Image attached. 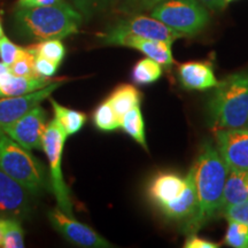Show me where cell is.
<instances>
[{
	"label": "cell",
	"instance_id": "1",
	"mask_svg": "<svg viewBox=\"0 0 248 248\" xmlns=\"http://www.w3.org/2000/svg\"><path fill=\"white\" fill-rule=\"evenodd\" d=\"M197 186L198 208L194 216L185 222L184 231L195 233L221 212L223 191L229 168L215 146L204 142L193 164Z\"/></svg>",
	"mask_w": 248,
	"mask_h": 248
},
{
	"label": "cell",
	"instance_id": "2",
	"mask_svg": "<svg viewBox=\"0 0 248 248\" xmlns=\"http://www.w3.org/2000/svg\"><path fill=\"white\" fill-rule=\"evenodd\" d=\"M82 21L79 12L64 0L42 7H17L14 14L16 32L33 42L66 38L78 32Z\"/></svg>",
	"mask_w": 248,
	"mask_h": 248
},
{
	"label": "cell",
	"instance_id": "3",
	"mask_svg": "<svg viewBox=\"0 0 248 248\" xmlns=\"http://www.w3.org/2000/svg\"><path fill=\"white\" fill-rule=\"evenodd\" d=\"M213 129L243 128L248 123V71L226 77L208 102Z\"/></svg>",
	"mask_w": 248,
	"mask_h": 248
},
{
	"label": "cell",
	"instance_id": "4",
	"mask_svg": "<svg viewBox=\"0 0 248 248\" xmlns=\"http://www.w3.org/2000/svg\"><path fill=\"white\" fill-rule=\"evenodd\" d=\"M0 170L33 195L51 188L44 163L5 132H0Z\"/></svg>",
	"mask_w": 248,
	"mask_h": 248
},
{
	"label": "cell",
	"instance_id": "5",
	"mask_svg": "<svg viewBox=\"0 0 248 248\" xmlns=\"http://www.w3.org/2000/svg\"><path fill=\"white\" fill-rule=\"evenodd\" d=\"M152 16L184 36H195L209 23V13L199 0H164Z\"/></svg>",
	"mask_w": 248,
	"mask_h": 248
},
{
	"label": "cell",
	"instance_id": "6",
	"mask_svg": "<svg viewBox=\"0 0 248 248\" xmlns=\"http://www.w3.org/2000/svg\"><path fill=\"white\" fill-rule=\"evenodd\" d=\"M67 135L64 130L59 125L57 121L52 120L47 124V128L43 137V147L48 160L49 182L51 188L57 199L58 207L68 215H73V202L70 199L69 188L64 182L61 170V160L63 154Z\"/></svg>",
	"mask_w": 248,
	"mask_h": 248
},
{
	"label": "cell",
	"instance_id": "7",
	"mask_svg": "<svg viewBox=\"0 0 248 248\" xmlns=\"http://www.w3.org/2000/svg\"><path fill=\"white\" fill-rule=\"evenodd\" d=\"M47 217L54 230L71 245L85 248L113 247L109 241L101 237L92 228L78 222L74 218V215H68L59 207L49 210Z\"/></svg>",
	"mask_w": 248,
	"mask_h": 248
},
{
	"label": "cell",
	"instance_id": "8",
	"mask_svg": "<svg viewBox=\"0 0 248 248\" xmlns=\"http://www.w3.org/2000/svg\"><path fill=\"white\" fill-rule=\"evenodd\" d=\"M46 128L47 111L38 105L16 122L4 128L2 132L27 150H42Z\"/></svg>",
	"mask_w": 248,
	"mask_h": 248
},
{
	"label": "cell",
	"instance_id": "9",
	"mask_svg": "<svg viewBox=\"0 0 248 248\" xmlns=\"http://www.w3.org/2000/svg\"><path fill=\"white\" fill-rule=\"evenodd\" d=\"M101 40L106 45H119L135 48L144 53L147 58L159 62L161 66L171 67L173 58L171 53V44L162 40L142 38L130 33L110 29L101 35Z\"/></svg>",
	"mask_w": 248,
	"mask_h": 248
},
{
	"label": "cell",
	"instance_id": "10",
	"mask_svg": "<svg viewBox=\"0 0 248 248\" xmlns=\"http://www.w3.org/2000/svg\"><path fill=\"white\" fill-rule=\"evenodd\" d=\"M64 82H66L64 79H55L46 88L28 94L16 95V97H0V132H2L6 126L11 125L26 115L33 107L42 104L45 99H48L55 90L64 84Z\"/></svg>",
	"mask_w": 248,
	"mask_h": 248
},
{
	"label": "cell",
	"instance_id": "11",
	"mask_svg": "<svg viewBox=\"0 0 248 248\" xmlns=\"http://www.w3.org/2000/svg\"><path fill=\"white\" fill-rule=\"evenodd\" d=\"M215 138L217 151L229 169L248 170V128L217 130Z\"/></svg>",
	"mask_w": 248,
	"mask_h": 248
},
{
	"label": "cell",
	"instance_id": "12",
	"mask_svg": "<svg viewBox=\"0 0 248 248\" xmlns=\"http://www.w3.org/2000/svg\"><path fill=\"white\" fill-rule=\"evenodd\" d=\"M33 195L20 183L0 170V218H26Z\"/></svg>",
	"mask_w": 248,
	"mask_h": 248
},
{
	"label": "cell",
	"instance_id": "13",
	"mask_svg": "<svg viewBox=\"0 0 248 248\" xmlns=\"http://www.w3.org/2000/svg\"><path fill=\"white\" fill-rule=\"evenodd\" d=\"M111 29L142 37V38L162 40V42L170 43V44H172L175 40L182 38V37H185L178 31L166 26L157 18L153 16H144V15H137V16L120 21Z\"/></svg>",
	"mask_w": 248,
	"mask_h": 248
},
{
	"label": "cell",
	"instance_id": "14",
	"mask_svg": "<svg viewBox=\"0 0 248 248\" xmlns=\"http://www.w3.org/2000/svg\"><path fill=\"white\" fill-rule=\"evenodd\" d=\"M185 187L179 197L171 202L164 204L160 208L167 218L173 221H188L194 216L198 208L197 186L194 179V168L191 167L190 171L185 176Z\"/></svg>",
	"mask_w": 248,
	"mask_h": 248
},
{
	"label": "cell",
	"instance_id": "15",
	"mask_svg": "<svg viewBox=\"0 0 248 248\" xmlns=\"http://www.w3.org/2000/svg\"><path fill=\"white\" fill-rule=\"evenodd\" d=\"M178 79L185 90L204 91L219 84L210 62L190 61L178 68Z\"/></svg>",
	"mask_w": 248,
	"mask_h": 248
},
{
	"label": "cell",
	"instance_id": "16",
	"mask_svg": "<svg viewBox=\"0 0 248 248\" xmlns=\"http://www.w3.org/2000/svg\"><path fill=\"white\" fill-rule=\"evenodd\" d=\"M185 177L175 172H159L154 176L147 188L150 200L157 208L179 197L185 187Z\"/></svg>",
	"mask_w": 248,
	"mask_h": 248
},
{
	"label": "cell",
	"instance_id": "17",
	"mask_svg": "<svg viewBox=\"0 0 248 248\" xmlns=\"http://www.w3.org/2000/svg\"><path fill=\"white\" fill-rule=\"evenodd\" d=\"M55 79L47 77L16 76L12 73L0 75V97H16L38 91L53 83Z\"/></svg>",
	"mask_w": 248,
	"mask_h": 248
},
{
	"label": "cell",
	"instance_id": "18",
	"mask_svg": "<svg viewBox=\"0 0 248 248\" xmlns=\"http://www.w3.org/2000/svg\"><path fill=\"white\" fill-rule=\"evenodd\" d=\"M248 170L229 169L223 191L221 212L248 199Z\"/></svg>",
	"mask_w": 248,
	"mask_h": 248
},
{
	"label": "cell",
	"instance_id": "19",
	"mask_svg": "<svg viewBox=\"0 0 248 248\" xmlns=\"http://www.w3.org/2000/svg\"><path fill=\"white\" fill-rule=\"evenodd\" d=\"M141 92L131 84H121L108 95L106 101L110 105L116 115L122 119L130 109L140 105Z\"/></svg>",
	"mask_w": 248,
	"mask_h": 248
},
{
	"label": "cell",
	"instance_id": "20",
	"mask_svg": "<svg viewBox=\"0 0 248 248\" xmlns=\"http://www.w3.org/2000/svg\"><path fill=\"white\" fill-rule=\"evenodd\" d=\"M49 102H51L52 108H53L55 121L64 130L67 137L76 135L83 129V126L86 123V120H88L85 113L62 106L57 100L52 98H49Z\"/></svg>",
	"mask_w": 248,
	"mask_h": 248
},
{
	"label": "cell",
	"instance_id": "21",
	"mask_svg": "<svg viewBox=\"0 0 248 248\" xmlns=\"http://www.w3.org/2000/svg\"><path fill=\"white\" fill-rule=\"evenodd\" d=\"M121 128L124 130L126 135H129L133 140L138 142L145 150H148L146 142V135H145V122L142 119L140 107L137 106L130 109L122 117Z\"/></svg>",
	"mask_w": 248,
	"mask_h": 248
},
{
	"label": "cell",
	"instance_id": "22",
	"mask_svg": "<svg viewBox=\"0 0 248 248\" xmlns=\"http://www.w3.org/2000/svg\"><path fill=\"white\" fill-rule=\"evenodd\" d=\"M162 76V66L150 58L140 59L132 68L131 78L136 85L144 86L159 80Z\"/></svg>",
	"mask_w": 248,
	"mask_h": 248
},
{
	"label": "cell",
	"instance_id": "23",
	"mask_svg": "<svg viewBox=\"0 0 248 248\" xmlns=\"http://www.w3.org/2000/svg\"><path fill=\"white\" fill-rule=\"evenodd\" d=\"M28 49L35 57H42L55 62L60 66L61 62L66 57V47L60 39H47L38 42V44L31 45Z\"/></svg>",
	"mask_w": 248,
	"mask_h": 248
},
{
	"label": "cell",
	"instance_id": "24",
	"mask_svg": "<svg viewBox=\"0 0 248 248\" xmlns=\"http://www.w3.org/2000/svg\"><path fill=\"white\" fill-rule=\"evenodd\" d=\"M93 123L101 131L110 132L121 128L122 119L116 115L110 105L105 100L93 113Z\"/></svg>",
	"mask_w": 248,
	"mask_h": 248
},
{
	"label": "cell",
	"instance_id": "25",
	"mask_svg": "<svg viewBox=\"0 0 248 248\" xmlns=\"http://www.w3.org/2000/svg\"><path fill=\"white\" fill-rule=\"evenodd\" d=\"M4 228V248H23L24 231L17 218H1Z\"/></svg>",
	"mask_w": 248,
	"mask_h": 248
},
{
	"label": "cell",
	"instance_id": "26",
	"mask_svg": "<svg viewBox=\"0 0 248 248\" xmlns=\"http://www.w3.org/2000/svg\"><path fill=\"white\" fill-rule=\"evenodd\" d=\"M225 244L233 248H248V224L228 218Z\"/></svg>",
	"mask_w": 248,
	"mask_h": 248
},
{
	"label": "cell",
	"instance_id": "27",
	"mask_svg": "<svg viewBox=\"0 0 248 248\" xmlns=\"http://www.w3.org/2000/svg\"><path fill=\"white\" fill-rule=\"evenodd\" d=\"M11 73L16 76H26V77H35L39 76L35 70V55L28 49V47H23L21 54L14 61L13 64L9 66Z\"/></svg>",
	"mask_w": 248,
	"mask_h": 248
},
{
	"label": "cell",
	"instance_id": "28",
	"mask_svg": "<svg viewBox=\"0 0 248 248\" xmlns=\"http://www.w3.org/2000/svg\"><path fill=\"white\" fill-rule=\"evenodd\" d=\"M73 7L78 11L83 17L91 18L113 4L114 0H70Z\"/></svg>",
	"mask_w": 248,
	"mask_h": 248
},
{
	"label": "cell",
	"instance_id": "29",
	"mask_svg": "<svg viewBox=\"0 0 248 248\" xmlns=\"http://www.w3.org/2000/svg\"><path fill=\"white\" fill-rule=\"evenodd\" d=\"M23 47H20L16 44H14L11 39H8L6 36L0 37V60L4 62L7 66L14 63V61L21 54Z\"/></svg>",
	"mask_w": 248,
	"mask_h": 248
},
{
	"label": "cell",
	"instance_id": "30",
	"mask_svg": "<svg viewBox=\"0 0 248 248\" xmlns=\"http://www.w3.org/2000/svg\"><path fill=\"white\" fill-rule=\"evenodd\" d=\"M222 213L226 219L230 218L248 224V199L243 201V202L229 207V208L223 210Z\"/></svg>",
	"mask_w": 248,
	"mask_h": 248
},
{
	"label": "cell",
	"instance_id": "31",
	"mask_svg": "<svg viewBox=\"0 0 248 248\" xmlns=\"http://www.w3.org/2000/svg\"><path fill=\"white\" fill-rule=\"evenodd\" d=\"M59 64L42 57H35V70L39 76L53 78L58 73Z\"/></svg>",
	"mask_w": 248,
	"mask_h": 248
},
{
	"label": "cell",
	"instance_id": "32",
	"mask_svg": "<svg viewBox=\"0 0 248 248\" xmlns=\"http://www.w3.org/2000/svg\"><path fill=\"white\" fill-rule=\"evenodd\" d=\"M184 247L185 248H217L219 247V245L214 243V241L198 237L195 233H192V234H188L187 239L185 240Z\"/></svg>",
	"mask_w": 248,
	"mask_h": 248
},
{
	"label": "cell",
	"instance_id": "33",
	"mask_svg": "<svg viewBox=\"0 0 248 248\" xmlns=\"http://www.w3.org/2000/svg\"><path fill=\"white\" fill-rule=\"evenodd\" d=\"M63 0H18L17 7H42V6L57 5Z\"/></svg>",
	"mask_w": 248,
	"mask_h": 248
},
{
	"label": "cell",
	"instance_id": "34",
	"mask_svg": "<svg viewBox=\"0 0 248 248\" xmlns=\"http://www.w3.org/2000/svg\"><path fill=\"white\" fill-rule=\"evenodd\" d=\"M162 1L164 0H126V4L135 9H150Z\"/></svg>",
	"mask_w": 248,
	"mask_h": 248
},
{
	"label": "cell",
	"instance_id": "35",
	"mask_svg": "<svg viewBox=\"0 0 248 248\" xmlns=\"http://www.w3.org/2000/svg\"><path fill=\"white\" fill-rule=\"evenodd\" d=\"M199 1L206 7L213 9V11H222L228 4L225 0H199Z\"/></svg>",
	"mask_w": 248,
	"mask_h": 248
},
{
	"label": "cell",
	"instance_id": "36",
	"mask_svg": "<svg viewBox=\"0 0 248 248\" xmlns=\"http://www.w3.org/2000/svg\"><path fill=\"white\" fill-rule=\"evenodd\" d=\"M11 73V69H9V66L5 64L4 62L0 60V75H4V74Z\"/></svg>",
	"mask_w": 248,
	"mask_h": 248
},
{
	"label": "cell",
	"instance_id": "37",
	"mask_svg": "<svg viewBox=\"0 0 248 248\" xmlns=\"http://www.w3.org/2000/svg\"><path fill=\"white\" fill-rule=\"evenodd\" d=\"M2 243H4V228H2V222L0 218V247H2Z\"/></svg>",
	"mask_w": 248,
	"mask_h": 248
},
{
	"label": "cell",
	"instance_id": "38",
	"mask_svg": "<svg viewBox=\"0 0 248 248\" xmlns=\"http://www.w3.org/2000/svg\"><path fill=\"white\" fill-rule=\"evenodd\" d=\"M4 36V29H2V26H1V21H0V37Z\"/></svg>",
	"mask_w": 248,
	"mask_h": 248
},
{
	"label": "cell",
	"instance_id": "39",
	"mask_svg": "<svg viewBox=\"0 0 248 248\" xmlns=\"http://www.w3.org/2000/svg\"><path fill=\"white\" fill-rule=\"evenodd\" d=\"M226 2H231V1H233V0H225Z\"/></svg>",
	"mask_w": 248,
	"mask_h": 248
},
{
	"label": "cell",
	"instance_id": "40",
	"mask_svg": "<svg viewBox=\"0 0 248 248\" xmlns=\"http://www.w3.org/2000/svg\"><path fill=\"white\" fill-rule=\"evenodd\" d=\"M247 193H248V184H247Z\"/></svg>",
	"mask_w": 248,
	"mask_h": 248
}]
</instances>
